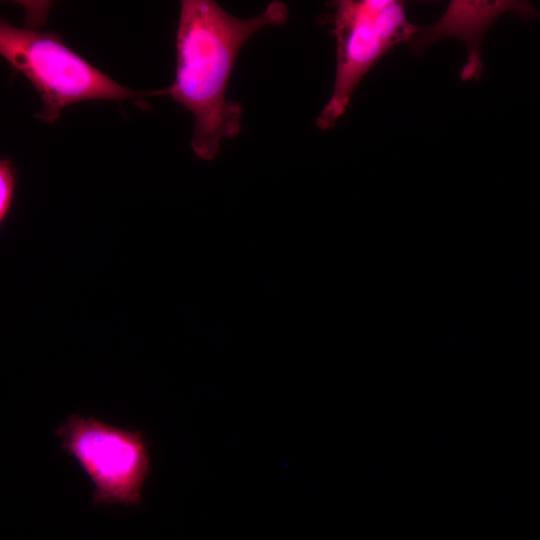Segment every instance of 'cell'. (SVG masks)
Returning <instances> with one entry per match:
<instances>
[{
	"instance_id": "6da1fadb",
	"label": "cell",
	"mask_w": 540,
	"mask_h": 540,
	"mask_svg": "<svg viewBox=\"0 0 540 540\" xmlns=\"http://www.w3.org/2000/svg\"><path fill=\"white\" fill-rule=\"evenodd\" d=\"M176 32V72L173 83L153 95H168L195 118L191 140L194 154L212 160L224 138L242 129V108L226 98L233 65L244 43L268 25L284 24L288 8L270 2L249 19L226 12L216 1L182 0Z\"/></svg>"
},
{
	"instance_id": "7a4b0ae2",
	"label": "cell",
	"mask_w": 540,
	"mask_h": 540,
	"mask_svg": "<svg viewBox=\"0 0 540 540\" xmlns=\"http://www.w3.org/2000/svg\"><path fill=\"white\" fill-rule=\"evenodd\" d=\"M0 54L39 93L42 108L35 117L55 122L64 108L84 101L133 100L147 107L145 96L113 80L70 49L62 38L49 31L17 27L0 22Z\"/></svg>"
},
{
	"instance_id": "3957f363",
	"label": "cell",
	"mask_w": 540,
	"mask_h": 540,
	"mask_svg": "<svg viewBox=\"0 0 540 540\" xmlns=\"http://www.w3.org/2000/svg\"><path fill=\"white\" fill-rule=\"evenodd\" d=\"M329 21L336 39L337 62L333 91L316 123L332 128L346 111L362 78L389 50L416 39L420 29L409 20L398 0H339Z\"/></svg>"
},
{
	"instance_id": "277c9868",
	"label": "cell",
	"mask_w": 540,
	"mask_h": 540,
	"mask_svg": "<svg viewBox=\"0 0 540 540\" xmlns=\"http://www.w3.org/2000/svg\"><path fill=\"white\" fill-rule=\"evenodd\" d=\"M55 435L61 450L93 484L94 505L142 504V489L152 470L150 445L143 431L70 414Z\"/></svg>"
},
{
	"instance_id": "5b68a950",
	"label": "cell",
	"mask_w": 540,
	"mask_h": 540,
	"mask_svg": "<svg viewBox=\"0 0 540 540\" xmlns=\"http://www.w3.org/2000/svg\"><path fill=\"white\" fill-rule=\"evenodd\" d=\"M16 172L8 158L0 160V221L6 219L14 199Z\"/></svg>"
}]
</instances>
